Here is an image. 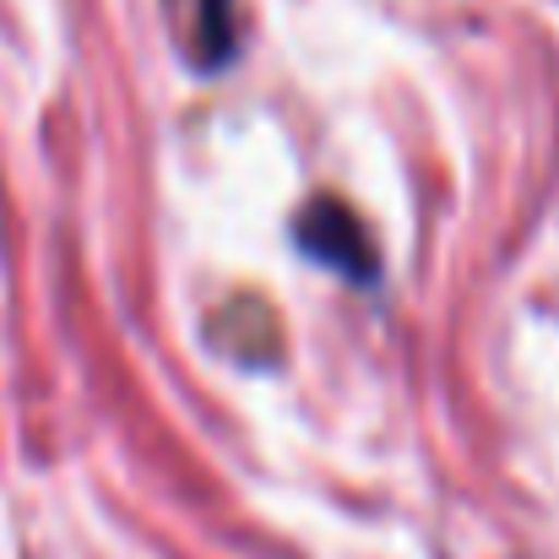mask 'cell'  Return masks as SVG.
<instances>
[{"mask_svg": "<svg viewBox=\"0 0 559 559\" xmlns=\"http://www.w3.org/2000/svg\"><path fill=\"white\" fill-rule=\"evenodd\" d=\"M299 245H305L316 261H326V266H337V272H348V277H359V283L374 277L370 234H365V223H359L337 195H316V201L299 212Z\"/></svg>", "mask_w": 559, "mask_h": 559, "instance_id": "1", "label": "cell"}]
</instances>
